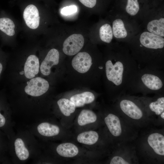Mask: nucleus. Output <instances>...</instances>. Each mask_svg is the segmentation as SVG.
<instances>
[{"label":"nucleus","instance_id":"obj_10","mask_svg":"<svg viewBox=\"0 0 164 164\" xmlns=\"http://www.w3.org/2000/svg\"><path fill=\"white\" fill-rule=\"evenodd\" d=\"M15 26L12 20L3 11L0 12V36L3 44L8 43L9 39L15 34Z\"/></svg>","mask_w":164,"mask_h":164},{"label":"nucleus","instance_id":"obj_27","mask_svg":"<svg viewBox=\"0 0 164 164\" xmlns=\"http://www.w3.org/2000/svg\"><path fill=\"white\" fill-rule=\"evenodd\" d=\"M8 61V56L0 48V80L5 70Z\"/></svg>","mask_w":164,"mask_h":164},{"label":"nucleus","instance_id":"obj_6","mask_svg":"<svg viewBox=\"0 0 164 164\" xmlns=\"http://www.w3.org/2000/svg\"><path fill=\"white\" fill-rule=\"evenodd\" d=\"M116 108L134 120L141 119L144 115V111L146 110L139 98L130 94L121 95L116 100Z\"/></svg>","mask_w":164,"mask_h":164},{"label":"nucleus","instance_id":"obj_24","mask_svg":"<svg viewBox=\"0 0 164 164\" xmlns=\"http://www.w3.org/2000/svg\"><path fill=\"white\" fill-rule=\"evenodd\" d=\"M57 104L61 113L66 116H69L75 111L76 106L68 99L63 98L57 101Z\"/></svg>","mask_w":164,"mask_h":164},{"label":"nucleus","instance_id":"obj_18","mask_svg":"<svg viewBox=\"0 0 164 164\" xmlns=\"http://www.w3.org/2000/svg\"><path fill=\"white\" fill-rule=\"evenodd\" d=\"M11 163L9 152V140L7 136L0 130V163Z\"/></svg>","mask_w":164,"mask_h":164},{"label":"nucleus","instance_id":"obj_16","mask_svg":"<svg viewBox=\"0 0 164 164\" xmlns=\"http://www.w3.org/2000/svg\"><path fill=\"white\" fill-rule=\"evenodd\" d=\"M147 142L155 153L164 155V136L162 135L157 132L152 133L149 136Z\"/></svg>","mask_w":164,"mask_h":164},{"label":"nucleus","instance_id":"obj_14","mask_svg":"<svg viewBox=\"0 0 164 164\" xmlns=\"http://www.w3.org/2000/svg\"><path fill=\"white\" fill-rule=\"evenodd\" d=\"M92 64L91 57L86 52L78 53L72 61V65L73 68L80 73L87 72Z\"/></svg>","mask_w":164,"mask_h":164},{"label":"nucleus","instance_id":"obj_1","mask_svg":"<svg viewBox=\"0 0 164 164\" xmlns=\"http://www.w3.org/2000/svg\"><path fill=\"white\" fill-rule=\"evenodd\" d=\"M18 88L12 91L7 97L13 118L25 125L46 118V112L43 100L49 88L48 81L36 77L21 83Z\"/></svg>","mask_w":164,"mask_h":164},{"label":"nucleus","instance_id":"obj_12","mask_svg":"<svg viewBox=\"0 0 164 164\" xmlns=\"http://www.w3.org/2000/svg\"><path fill=\"white\" fill-rule=\"evenodd\" d=\"M164 94H156L154 98L145 97H139L146 110H149L159 115L164 112Z\"/></svg>","mask_w":164,"mask_h":164},{"label":"nucleus","instance_id":"obj_19","mask_svg":"<svg viewBox=\"0 0 164 164\" xmlns=\"http://www.w3.org/2000/svg\"><path fill=\"white\" fill-rule=\"evenodd\" d=\"M112 28L113 36L117 39H124L129 35L125 23L121 19L118 18L114 20L112 23Z\"/></svg>","mask_w":164,"mask_h":164},{"label":"nucleus","instance_id":"obj_28","mask_svg":"<svg viewBox=\"0 0 164 164\" xmlns=\"http://www.w3.org/2000/svg\"><path fill=\"white\" fill-rule=\"evenodd\" d=\"M77 8L75 5H71L65 7L61 11L62 14L65 15H70L76 12Z\"/></svg>","mask_w":164,"mask_h":164},{"label":"nucleus","instance_id":"obj_26","mask_svg":"<svg viewBox=\"0 0 164 164\" xmlns=\"http://www.w3.org/2000/svg\"><path fill=\"white\" fill-rule=\"evenodd\" d=\"M140 9L138 0H127L125 7L127 13L131 16L136 15Z\"/></svg>","mask_w":164,"mask_h":164},{"label":"nucleus","instance_id":"obj_25","mask_svg":"<svg viewBox=\"0 0 164 164\" xmlns=\"http://www.w3.org/2000/svg\"><path fill=\"white\" fill-rule=\"evenodd\" d=\"M99 36L102 41L108 43H111L113 36L111 26L108 23L102 26L99 29Z\"/></svg>","mask_w":164,"mask_h":164},{"label":"nucleus","instance_id":"obj_8","mask_svg":"<svg viewBox=\"0 0 164 164\" xmlns=\"http://www.w3.org/2000/svg\"><path fill=\"white\" fill-rule=\"evenodd\" d=\"M24 60L23 63L19 65L18 69L13 72L15 73L13 75L17 77L16 79H18L17 81L21 80L20 83L36 77L39 71V60L35 54H29Z\"/></svg>","mask_w":164,"mask_h":164},{"label":"nucleus","instance_id":"obj_22","mask_svg":"<svg viewBox=\"0 0 164 164\" xmlns=\"http://www.w3.org/2000/svg\"><path fill=\"white\" fill-rule=\"evenodd\" d=\"M99 139V135L96 131H89L79 134L77 137V141L81 144L91 145L96 143Z\"/></svg>","mask_w":164,"mask_h":164},{"label":"nucleus","instance_id":"obj_17","mask_svg":"<svg viewBox=\"0 0 164 164\" xmlns=\"http://www.w3.org/2000/svg\"><path fill=\"white\" fill-rule=\"evenodd\" d=\"M79 149L74 144L71 143H64L58 145L56 152L58 155L64 157L71 158L78 154Z\"/></svg>","mask_w":164,"mask_h":164},{"label":"nucleus","instance_id":"obj_4","mask_svg":"<svg viewBox=\"0 0 164 164\" xmlns=\"http://www.w3.org/2000/svg\"><path fill=\"white\" fill-rule=\"evenodd\" d=\"M42 147L38 139L26 128L19 129L9 140V152L11 163L24 164L33 160L42 153Z\"/></svg>","mask_w":164,"mask_h":164},{"label":"nucleus","instance_id":"obj_15","mask_svg":"<svg viewBox=\"0 0 164 164\" xmlns=\"http://www.w3.org/2000/svg\"><path fill=\"white\" fill-rule=\"evenodd\" d=\"M104 121L110 133L114 136H120L122 132V128L120 120L115 114L110 113L106 116Z\"/></svg>","mask_w":164,"mask_h":164},{"label":"nucleus","instance_id":"obj_30","mask_svg":"<svg viewBox=\"0 0 164 164\" xmlns=\"http://www.w3.org/2000/svg\"><path fill=\"white\" fill-rule=\"evenodd\" d=\"M83 5L89 8H92L96 5L97 0H78Z\"/></svg>","mask_w":164,"mask_h":164},{"label":"nucleus","instance_id":"obj_3","mask_svg":"<svg viewBox=\"0 0 164 164\" xmlns=\"http://www.w3.org/2000/svg\"><path fill=\"white\" fill-rule=\"evenodd\" d=\"M127 46L140 68L164 69V38L147 31Z\"/></svg>","mask_w":164,"mask_h":164},{"label":"nucleus","instance_id":"obj_5","mask_svg":"<svg viewBox=\"0 0 164 164\" xmlns=\"http://www.w3.org/2000/svg\"><path fill=\"white\" fill-rule=\"evenodd\" d=\"M164 92V70L143 68L138 70L127 94H160Z\"/></svg>","mask_w":164,"mask_h":164},{"label":"nucleus","instance_id":"obj_9","mask_svg":"<svg viewBox=\"0 0 164 164\" xmlns=\"http://www.w3.org/2000/svg\"><path fill=\"white\" fill-rule=\"evenodd\" d=\"M23 17L27 27L33 30L37 29L40 21L38 5L34 2L27 3L23 9Z\"/></svg>","mask_w":164,"mask_h":164},{"label":"nucleus","instance_id":"obj_11","mask_svg":"<svg viewBox=\"0 0 164 164\" xmlns=\"http://www.w3.org/2000/svg\"><path fill=\"white\" fill-rule=\"evenodd\" d=\"M84 42V38L82 35L77 34L71 35L64 41L63 44V51L67 55H74L82 49Z\"/></svg>","mask_w":164,"mask_h":164},{"label":"nucleus","instance_id":"obj_31","mask_svg":"<svg viewBox=\"0 0 164 164\" xmlns=\"http://www.w3.org/2000/svg\"><path fill=\"white\" fill-rule=\"evenodd\" d=\"M161 118L162 119H164V112L162 113L160 115Z\"/></svg>","mask_w":164,"mask_h":164},{"label":"nucleus","instance_id":"obj_2","mask_svg":"<svg viewBox=\"0 0 164 164\" xmlns=\"http://www.w3.org/2000/svg\"><path fill=\"white\" fill-rule=\"evenodd\" d=\"M112 53L105 62L104 71L108 90L116 100L128 93L140 68L127 46L116 44Z\"/></svg>","mask_w":164,"mask_h":164},{"label":"nucleus","instance_id":"obj_23","mask_svg":"<svg viewBox=\"0 0 164 164\" xmlns=\"http://www.w3.org/2000/svg\"><path fill=\"white\" fill-rule=\"evenodd\" d=\"M97 118L96 114L93 111L84 109L80 113L77 118V123L79 125L83 126L95 122Z\"/></svg>","mask_w":164,"mask_h":164},{"label":"nucleus","instance_id":"obj_21","mask_svg":"<svg viewBox=\"0 0 164 164\" xmlns=\"http://www.w3.org/2000/svg\"><path fill=\"white\" fill-rule=\"evenodd\" d=\"M95 98V96L93 93L85 92L73 95L70 97V100L74 103L76 107H79L91 103Z\"/></svg>","mask_w":164,"mask_h":164},{"label":"nucleus","instance_id":"obj_13","mask_svg":"<svg viewBox=\"0 0 164 164\" xmlns=\"http://www.w3.org/2000/svg\"><path fill=\"white\" fill-rule=\"evenodd\" d=\"M59 58V53L57 50L55 48L50 50L40 64L39 71L42 74L45 76L49 75L51 67L58 64Z\"/></svg>","mask_w":164,"mask_h":164},{"label":"nucleus","instance_id":"obj_29","mask_svg":"<svg viewBox=\"0 0 164 164\" xmlns=\"http://www.w3.org/2000/svg\"><path fill=\"white\" fill-rule=\"evenodd\" d=\"M110 164H128L130 163L123 158L119 156H115L111 160Z\"/></svg>","mask_w":164,"mask_h":164},{"label":"nucleus","instance_id":"obj_20","mask_svg":"<svg viewBox=\"0 0 164 164\" xmlns=\"http://www.w3.org/2000/svg\"><path fill=\"white\" fill-rule=\"evenodd\" d=\"M147 31L164 38V18L163 17L152 19L147 24Z\"/></svg>","mask_w":164,"mask_h":164},{"label":"nucleus","instance_id":"obj_7","mask_svg":"<svg viewBox=\"0 0 164 164\" xmlns=\"http://www.w3.org/2000/svg\"><path fill=\"white\" fill-rule=\"evenodd\" d=\"M12 111L5 90L0 91V130L9 140L15 135L13 129Z\"/></svg>","mask_w":164,"mask_h":164}]
</instances>
